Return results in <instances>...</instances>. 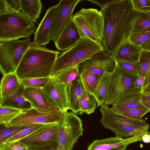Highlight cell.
Returning <instances> with one entry per match:
<instances>
[{
  "label": "cell",
  "mask_w": 150,
  "mask_h": 150,
  "mask_svg": "<svg viewBox=\"0 0 150 150\" xmlns=\"http://www.w3.org/2000/svg\"><path fill=\"white\" fill-rule=\"evenodd\" d=\"M103 18L101 44L104 50L113 54L129 40L136 17L131 0H112L100 11Z\"/></svg>",
  "instance_id": "1"
},
{
  "label": "cell",
  "mask_w": 150,
  "mask_h": 150,
  "mask_svg": "<svg viewBox=\"0 0 150 150\" xmlns=\"http://www.w3.org/2000/svg\"><path fill=\"white\" fill-rule=\"evenodd\" d=\"M60 54L30 42L15 73L20 80L49 77Z\"/></svg>",
  "instance_id": "2"
},
{
  "label": "cell",
  "mask_w": 150,
  "mask_h": 150,
  "mask_svg": "<svg viewBox=\"0 0 150 150\" xmlns=\"http://www.w3.org/2000/svg\"><path fill=\"white\" fill-rule=\"evenodd\" d=\"M100 110V121L104 127L111 130L116 137L128 138L144 133L149 128L145 120H137L125 116L103 105Z\"/></svg>",
  "instance_id": "3"
},
{
  "label": "cell",
  "mask_w": 150,
  "mask_h": 150,
  "mask_svg": "<svg viewBox=\"0 0 150 150\" xmlns=\"http://www.w3.org/2000/svg\"><path fill=\"white\" fill-rule=\"evenodd\" d=\"M36 22L22 11L0 14V42L30 37L35 32Z\"/></svg>",
  "instance_id": "4"
},
{
  "label": "cell",
  "mask_w": 150,
  "mask_h": 150,
  "mask_svg": "<svg viewBox=\"0 0 150 150\" xmlns=\"http://www.w3.org/2000/svg\"><path fill=\"white\" fill-rule=\"evenodd\" d=\"M103 50L102 45L89 39L81 38L70 48L57 57L50 76H54L66 69L78 65Z\"/></svg>",
  "instance_id": "5"
},
{
  "label": "cell",
  "mask_w": 150,
  "mask_h": 150,
  "mask_svg": "<svg viewBox=\"0 0 150 150\" xmlns=\"http://www.w3.org/2000/svg\"><path fill=\"white\" fill-rule=\"evenodd\" d=\"M73 19L81 38L102 45L103 22L100 11L96 9L83 8L75 14Z\"/></svg>",
  "instance_id": "6"
},
{
  "label": "cell",
  "mask_w": 150,
  "mask_h": 150,
  "mask_svg": "<svg viewBox=\"0 0 150 150\" xmlns=\"http://www.w3.org/2000/svg\"><path fill=\"white\" fill-rule=\"evenodd\" d=\"M30 42V38L0 42V68L3 76L15 72Z\"/></svg>",
  "instance_id": "7"
},
{
  "label": "cell",
  "mask_w": 150,
  "mask_h": 150,
  "mask_svg": "<svg viewBox=\"0 0 150 150\" xmlns=\"http://www.w3.org/2000/svg\"><path fill=\"white\" fill-rule=\"evenodd\" d=\"M58 145L56 150H72L79 138L83 135L82 122L72 112L58 124Z\"/></svg>",
  "instance_id": "8"
},
{
  "label": "cell",
  "mask_w": 150,
  "mask_h": 150,
  "mask_svg": "<svg viewBox=\"0 0 150 150\" xmlns=\"http://www.w3.org/2000/svg\"><path fill=\"white\" fill-rule=\"evenodd\" d=\"M67 112L62 110L45 112L32 108L22 111L5 126L10 127L58 124L66 117Z\"/></svg>",
  "instance_id": "9"
},
{
  "label": "cell",
  "mask_w": 150,
  "mask_h": 150,
  "mask_svg": "<svg viewBox=\"0 0 150 150\" xmlns=\"http://www.w3.org/2000/svg\"><path fill=\"white\" fill-rule=\"evenodd\" d=\"M138 76L128 73L117 65L111 73L108 94L103 105L108 106L127 93L136 88L134 82Z\"/></svg>",
  "instance_id": "10"
},
{
  "label": "cell",
  "mask_w": 150,
  "mask_h": 150,
  "mask_svg": "<svg viewBox=\"0 0 150 150\" xmlns=\"http://www.w3.org/2000/svg\"><path fill=\"white\" fill-rule=\"evenodd\" d=\"M116 66L112 54L103 50L79 64L78 69L79 74L87 71L100 76L105 72L112 73Z\"/></svg>",
  "instance_id": "11"
},
{
  "label": "cell",
  "mask_w": 150,
  "mask_h": 150,
  "mask_svg": "<svg viewBox=\"0 0 150 150\" xmlns=\"http://www.w3.org/2000/svg\"><path fill=\"white\" fill-rule=\"evenodd\" d=\"M42 89L48 102L53 106L67 112L69 109L67 86L55 76H50Z\"/></svg>",
  "instance_id": "12"
},
{
  "label": "cell",
  "mask_w": 150,
  "mask_h": 150,
  "mask_svg": "<svg viewBox=\"0 0 150 150\" xmlns=\"http://www.w3.org/2000/svg\"><path fill=\"white\" fill-rule=\"evenodd\" d=\"M81 0H61L57 4V12L50 40L54 42L66 24L73 19V13L75 6Z\"/></svg>",
  "instance_id": "13"
},
{
  "label": "cell",
  "mask_w": 150,
  "mask_h": 150,
  "mask_svg": "<svg viewBox=\"0 0 150 150\" xmlns=\"http://www.w3.org/2000/svg\"><path fill=\"white\" fill-rule=\"evenodd\" d=\"M58 5L49 8L34 33V42L38 46H45L50 42L57 10Z\"/></svg>",
  "instance_id": "14"
},
{
  "label": "cell",
  "mask_w": 150,
  "mask_h": 150,
  "mask_svg": "<svg viewBox=\"0 0 150 150\" xmlns=\"http://www.w3.org/2000/svg\"><path fill=\"white\" fill-rule=\"evenodd\" d=\"M145 132L128 138L115 137L96 139L90 144L87 150H126L130 144L142 141V137Z\"/></svg>",
  "instance_id": "15"
},
{
  "label": "cell",
  "mask_w": 150,
  "mask_h": 150,
  "mask_svg": "<svg viewBox=\"0 0 150 150\" xmlns=\"http://www.w3.org/2000/svg\"><path fill=\"white\" fill-rule=\"evenodd\" d=\"M58 124L45 125L39 130L18 141L28 146L58 142Z\"/></svg>",
  "instance_id": "16"
},
{
  "label": "cell",
  "mask_w": 150,
  "mask_h": 150,
  "mask_svg": "<svg viewBox=\"0 0 150 150\" xmlns=\"http://www.w3.org/2000/svg\"><path fill=\"white\" fill-rule=\"evenodd\" d=\"M22 94L33 108L45 112L61 110L48 102L42 88L25 87Z\"/></svg>",
  "instance_id": "17"
},
{
  "label": "cell",
  "mask_w": 150,
  "mask_h": 150,
  "mask_svg": "<svg viewBox=\"0 0 150 150\" xmlns=\"http://www.w3.org/2000/svg\"><path fill=\"white\" fill-rule=\"evenodd\" d=\"M81 38L73 19L64 27L54 41V45L58 51L64 52L70 48Z\"/></svg>",
  "instance_id": "18"
},
{
  "label": "cell",
  "mask_w": 150,
  "mask_h": 150,
  "mask_svg": "<svg viewBox=\"0 0 150 150\" xmlns=\"http://www.w3.org/2000/svg\"><path fill=\"white\" fill-rule=\"evenodd\" d=\"M111 109L120 114L131 109H147L141 101V89L136 88L126 94L112 104Z\"/></svg>",
  "instance_id": "19"
},
{
  "label": "cell",
  "mask_w": 150,
  "mask_h": 150,
  "mask_svg": "<svg viewBox=\"0 0 150 150\" xmlns=\"http://www.w3.org/2000/svg\"><path fill=\"white\" fill-rule=\"evenodd\" d=\"M142 50L140 46L134 44L128 40L124 42L112 55L115 61L123 60L136 62L139 61Z\"/></svg>",
  "instance_id": "20"
},
{
  "label": "cell",
  "mask_w": 150,
  "mask_h": 150,
  "mask_svg": "<svg viewBox=\"0 0 150 150\" xmlns=\"http://www.w3.org/2000/svg\"><path fill=\"white\" fill-rule=\"evenodd\" d=\"M25 87H20L6 98L0 99V106L25 110L32 108L30 103L23 95Z\"/></svg>",
  "instance_id": "21"
},
{
  "label": "cell",
  "mask_w": 150,
  "mask_h": 150,
  "mask_svg": "<svg viewBox=\"0 0 150 150\" xmlns=\"http://www.w3.org/2000/svg\"><path fill=\"white\" fill-rule=\"evenodd\" d=\"M83 85L79 78L67 86L69 110L76 115L80 111L79 103Z\"/></svg>",
  "instance_id": "22"
},
{
  "label": "cell",
  "mask_w": 150,
  "mask_h": 150,
  "mask_svg": "<svg viewBox=\"0 0 150 150\" xmlns=\"http://www.w3.org/2000/svg\"><path fill=\"white\" fill-rule=\"evenodd\" d=\"M111 73L105 72L99 78L93 95L98 107L103 105L107 96Z\"/></svg>",
  "instance_id": "23"
},
{
  "label": "cell",
  "mask_w": 150,
  "mask_h": 150,
  "mask_svg": "<svg viewBox=\"0 0 150 150\" xmlns=\"http://www.w3.org/2000/svg\"><path fill=\"white\" fill-rule=\"evenodd\" d=\"M21 84L15 73L4 76L1 81L0 98H4L19 88Z\"/></svg>",
  "instance_id": "24"
},
{
  "label": "cell",
  "mask_w": 150,
  "mask_h": 150,
  "mask_svg": "<svg viewBox=\"0 0 150 150\" xmlns=\"http://www.w3.org/2000/svg\"><path fill=\"white\" fill-rule=\"evenodd\" d=\"M22 11L36 22L40 16L43 5L40 0H21Z\"/></svg>",
  "instance_id": "25"
},
{
  "label": "cell",
  "mask_w": 150,
  "mask_h": 150,
  "mask_svg": "<svg viewBox=\"0 0 150 150\" xmlns=\"http://www.w3.org/2000/svg\"><path fill=\"white\" fill-rule=\"evenodd\" d=\"M96 102L94 97L87 91L83 86L80 103L79 114L89 115L94 112L96 108Z\"/></svg>",
  "instance_id": "26"
},
{
  "label": "cell",
  "mask_w": 150,
  "mask_h": 150,
  "mask_svg": "<svg viewBox=\"0 0 150 150\" xmlns=\"http://www.w3.org/2000/svg\"><path fill=\"white\" fill-rule=\"evenodd\" d=\"M136 11V17L131 33L150 31V12Z\"/></svg>",
  "instance_id": "27"
},
{
  "label": "cell",
  "mask_w": 150,
  "mask_h": 150,
  "mask_svg": "<svg viewBox=\"0 0 150 150\" xmlns=\"http://www.w3.org/2000/svg\"><path fill=\"white\" fill-rule=\"evenodd\" d=\"M100 77L96 74L86 71L80 74L79 78L85 90L93 96Z\"/></svg>",
  "instance_id": "28"
},
{
  "label": "cell",
  "mask_w": 150,
  "mask_h": 150,
  "mask_svg": "<svg viewBox=\"0 0 150 150\" xmlns=\"http://www.w3.org/2000/svg\"><path fill=\"white\" fill-rule=\"evenodd\" d=\"M45 125H36L23 126L18 132L0 143V145L15 141H18L38 131Z\"/></svg>",
  "instance_id": "29"
},
{
  "label": "cell",
  "mask_w": 150,
  "mask_h": 150,
  "mask_svg": "<svg viewBox=\"0 0 150 150\" xmlns=\"http://www.w3.org/2000/svg\"><path fill=\"white\" fill-rule=\"evenodd\" d=\"M139 62L141 70L138 75L145 77L144 87L150 83V51L142 50Z\"/></svg>",
  "instance_id": "30"
},
{
  "label": "cell",
  "mask_w": 150,
  "mask_h": 150,
  "mask_svg": "<svg viewBox=\"0 0 150 150\" xmlns=\"http://www.w3.org/2000/svg\"><path fill=\"white\" fill-rule=\"evenodd\" d=\"M54 76L67 86L70 83L79 78L78 65L66 69Z\"/></svg>",
  "instance_id": "31"
},
{
  "label": "cell",
  "mask_w": 150,
  "mask_h": 150,
  "mask_svg": "<svg viewBox=\"0 0 150 150\" xmlns=\"http://www.w3.org/2000/svg\"><path fill=\"white\" fill-rule=\"evenodd\" d=\"M22 111L20 109L0 106V124L6 126Z\"/></svg>",
  "instance_id": "32"
},
{
  "label": "cell",
  "mask_w": 150,
  "mask_h": 150,
  "mask_svg": "<svg viewBox=\"0 0 150 150\" xmlns=\"http://www.w3.org/2000/svg\"><path fill=\"white\" fill-rule=\"evenodd\" d=\"M116 65L124 71L134 75L138 76L141 70V64L139 61L132 62L123 60L116 61Z\"/></svg>",
  "instance_id": "33"
},
{
  "label": "cell",
  "mask_w": 150,
  "mask_h": 150,
  "mask_svg": "<svg viewBox=\"0 0 150 150\" xmlns=\"http://www.w3.org/2000/svg\"><path fill=\"white\" fill-rule=\"evenodd\" d=\"M50 79V77L33 78L20 80V82L25 87L42 88Z\"/></svg>",
  "instance_id": "34"
},
{
  "label": "cell",
  "mask_w": 150,
  "mask_h": 150,
  "mask_svg": "<svg viewBox=\"0 0 150 150\" xmlns=\"http://www.w3.org/2000/svg\"><path fill=\"white\" fill-rule=\"evenodd\" d=\"M150 37V31L131 33L129 40L132 43L141 46L143 43Z\"/></svg>",
  "instance_id": "35"
},
{
  "label": "cell",
  "mask_w": 150,
  "mask_h": 150,
  "mask_svg": "<svg viewBox=\"0 0 150 150\" xmlns=\"http://www.w3.org/2000/svg\"><path fill=\"white\" fill-rule=\"evenodd\" d=\"M149 112L147 109L132 108L127 110L121 114L132 118L142 120V117Z\"/></svg>",
  "instance_id": "36"
},
{
  "label": "cell",
  "mask_w": 150,
  "mask_h": 150,
  "mask_svg": "<svg viewBox=\"0 0 150 150\" xmlns=\"http://www.w3.org/2000/svg\"><path fill=\"white\" fill-rule=\"evenodd\" d=\"M0 130V143L19 131L23 126L6 127L4 125Z\"/></svg>",
  "instance_id": "37"
},
{
  "label": "cell",
  "mask_w": 150,
  "mask_h": 150,
  "mask_svg": "<svg viewBox=\"0 0 150 150\" xmlns=\"http://www.w3.org/2000/svg\"><path fill=\"white\" fill-rule=\"evenodd\" d=\"M134 9L142 12H150V0H131Z\"/></svg>",
  "instance_id": "38"
},
{
  "label": "cell",
  "mask_w": 150,
  "mask_h": 150,
  "mask_svg": "<svg viewBox=\"0 0 150 150\" xmlns=\"http://www.w3.org/2000/svg\"><path fill=\"white\" fill-rule=\"evenodd\" d=\"M4 150H28V146L19 141H15L0 145Z\"/></svg>",
  "instance_id": "39"
},
{
  "label": "cell",
  "mask_w": 150,
  "mask_h": 150,
  "mask_svg": "<svg viewBox=\"0 0 150 150\" xmlns=\"http://www.w3.org/2000/svg\"><path fill=\"white\" fill-rule=\"evenodd\" d=\"M58 145L56 142L32 145L28 146V150H56Z\"/></svg>",
  "instance_id": "40"
},
{
  "label": "cell",
  "mask_w": 150,
  "mask_h": 150,
  "mask_svg": "<svg viewBox=\"0 0 150 150\" xmlns=\"http://www.w3.org/2000/svg\"><path fill=\"white\" fill-rule=\"evenodd\" d=\"M10 10L19 12L21 10V0H6Z\"/></svg>",
  "instance_id": "41"
},
{
  "label": "cell",
  "mask_w": 150,
  "mask_h": 150,
  "mask_svg": "<svg viewBox=\"0 0 150 150\" xmlns=\"http://www.w3.org/2000/svg\"><path fill=\"white\" fill-rule=\"evenodd\" d=\"M145 79V77L138 76L134 82V86L137 88L141 89L143 87V85Z\"/></svg>",
  "instance_id": "42"
},
{
  "label": "cell",
  "mask_w": 150,
  "mask_h": 150,
  "mask_svg": "<svg viewBox=\"0 0 150 150\" xmlns=\"http://www.w3.org/2000/svg\"><path fill=\"white\" fill-rule=\"evenodd\" d=\"M9 11L10 9L6 0H0V14Z\"/></svg>",
  "instance_id": "43"
},
{
  "label": "cell",
  "mask_w": 150,
  "mask_h": 150,
  "mask_svg": "<svg viewBox=\"0 0 150 150\" xmlns=\"http://www.w3.org/2000/svg\"><path fill=\"white\" fill-rule=\"evenodd\" d=\"M87 1L91 2L93 4H95L99 5L101 9L103 8L108 3L112 1V0H88Z\"/></svg>",
  "instance_id": "44"
},
{
  "label": "cell",
  "mask_w": 150,
  "mask_h": 150,
  "mask_svg": "<svg viewBox=\"0 0 150 150\" xmlns=\"http://www.w3.org/2000/svg\"><path fill=\"white\" fill-rule=\"evenodd\" d=\"M142 50L150 51V37L140 46Z\"/></svg>",
  "instance_id": "45"
},
{
  "label": "cell",
  "mask_w": 150,
  "mask_h": 150,
  "mask_svg": "<svg viewBox=\"0 0 150 150\" xmlns=\"http://www.w3.org/2000/svg\"><path fill=\"white\" fill-rule=\"evenodd\" d=\"M142 102H150V93H141Z\"/></svg>",
  "instance_id": "46"
},
{
  "label": "cell",
  "mask_w": 150,
  "mask_h": 150,
  "mask_svg": "<svg viewBox=\"0 0 150 150\" xmlns=\"http://www.w3.org/2000/svg\"><path fill=\"white\" fill-rule=\"evenodd\" d=\"M142 141L146 143H150V132L147 131L145 132L142 137Z\"/></svg>",
  "instance_id": "47"
},
{
  "label": "cell",
  "mask_w": 150,
  "mask_h": 150,
  "mask_svg": "<svg viewBox=\"0 0 150 150\" xmlns=\"http://www.w3.org/2000/svg\"><path fill=\"white\" fill-rule=\"evenodd\" d=\"M141 93H150V83L143 87L141 89Z\"/></svg>",
  "instance_id": "48"
},
{
  "label": "cell",
  "mask_w": 150,
  "mask_h": 150,
  "mask_svg": "<svg viewBox=\"0 0 150 150\" xmlns=\"http://www.w3.org/2000/svg\"><path fill=\"white\" fill-rule=\"evenodd\" d=\"M143 104L149 110L150 112V102H142Z\"/></svg>",
  "instance_id": "49"
},
{
  "label": "cell",
  "mask_w": 150,
  "mask_h": 150,
  "mask_svg": "<svg viewBox=\"0 0 150 150\" xmlns=\"http://www.w3.org/2000/svg\"><path fill=\"white\" fill-rule=\"evenodd\" d=\"M0 150H4L1 149H0Z\"/></svg>",
  "instance_id": "50"
}]
</instances>
